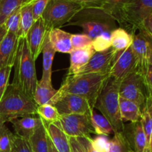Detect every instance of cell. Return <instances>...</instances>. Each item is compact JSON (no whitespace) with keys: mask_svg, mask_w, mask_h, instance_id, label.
<instances>
[{"mask_svg":"<svg viewBox=\"0 0 152 152\" xmlns=\"http://www.w3.org/2000/svg\"><path fill=\"white\" fill-rule=\"evenodd\" d=\"M13 67L14 74L11 85L33 98L38 80L35 60L30 51L26 38L19 37Z\"/></svg>","mask_w":152,"mask_h":152,"instance_id":"6da1fadb","label":"cell"},{"mask_svg":"<svg viewBox=\"0 0 152 152\" xmlns=\"http://www.w3.org/2000/svg\"><path fill=\"white\" fill-rule=\"evenodd\" d=\"M109 74H84L68 75L59 91L85 98L94 108L97 98L103 88Z\"/></svg>","mask_w":152,"mask_h":152,"instance_id":"7a4b0ae2","label":"cell"},{"mask_svg":"<svg viewBox=\"0 0 152 152\" xmlns=\"http://www.w3.org/2000/svg\"><path fill=\"white\" fill-rule=\"evenodd\" d=\"M68 25L82 28L83 34L92 40L105 33H111L117 28L116 19L99 7L82 8Z\"/></svg>","mask_w":152,"mask_h":152,"instance_id":"3957f363","label":"cell"},{"mask_svg":"<svg viewBox=\"0 0 152 152\" xmlns=\"http://www.w3.org/2000/svg\"><path fill=\"white\" fill-rule=\"evenodd\" d=\"M37 106L33 98L9 84L0 99V122L5 123L19 117L36 115Z\"/></svg>","mask_w":152,"mask_h":152,"instance_id":"277c9868","label":"cell"},{"mask_svg":"<svg viewBox=\"0 0 152 152\" xmlns=\"http://www.w3.org/2000/svg\"><path fill=\"white\" fill-rule=\"evenodd\" d=\"M120 81L110 77L101 91L97 98L94 108L101 112L105 117L115 132H123L124 123L120 117L119 108V87Z\"/></svg>","mask_w":152,"mask_h":152,"instance_id":"5b68a950","label":"cell"},{"mask_svg":"<svg viewBox=\"0 0 152 152\" xmlns=\"http://www.w3.org/2000/svg\"><path fill=\"white\" fill-rule=\"evenodd\" d=\"M83 8L69 0H49L42 16L48 30L60 28Z\"/></svg>","mask_w":152,"mask_h":152,"instance_id":"8992f818","label":"cell"},{"mask_svg":"<svg viewBox=\"0 0 152 152\" xmlns=\"http://www.w3.org/2000/svg\"><path fill=\"white\" fill-rule=\"evenodd\" d=\"M151 13L152 0H130L123 7L117 22L120 28L133 34Z\"/></svg>","mask_w":152,"mask_h":152,"instance_id":"52a82bcc","label":"cell"},{"mask_svg":"<svg viewBox=\"0 0 152 152\" xmlns=\"http://www.w3.org/2000/svg\"><path fill=\"white\" fill-rule=\"evenodd\" d=\"M119 95L120 97L137 104L142 111L148 96V94L143 78L139 71L132 72L120 82Z\"/></svg>","mask_w":152,"mask_h":152,"instance_id":"ba28073f","label":"cell"},{"mask_svg":"<svg viewBox=\"0 0 152 152\" xmlns=\"http://www.w3.org/2000/svg\"><path fill=\"white\" fill-rule=\"evenodd\" d=\"M68 137H91L95 134L91 122L90 115L87 114H68L60 115L59 120L54 122Z\"/></svg>","mask_w":152,"mask_h":152,"instance_id":"9c48e42d","label":"cell"},{"mask_svg":"<svg viewBox=\"0 0 152 152\" xmlns=\"http://www.w3.org/2000/svg\"><path fill=\"white\" fill-rule=\"evenodd\" d=\"M50 104L56 108L59 115H90L91 112L94 109L88 101L85 98L71 94L61 93L58 90L56 94L50 101Z\"/></svg>","mask_w":152,"mask_h":152,"instance_id":"30bf717a","label":"cell"},{"mask_svg":"<svg viewBox=\"0 0 152 152\" xmlns=\"http://www.w3.org/2000/svg\"><path fill=\"white\" fill-rule=\"evenodd\" d=\"M136 71H138V61L132 47L117 51L109 71L110 77L121 82Z\"/></svg>","mask_w":152,"mask_h":152,"instance_id":"8fae6325","label":"cell"},{"mask_svg":"<svg viewBox=\"0 0 152 152\" xmlns=\"http://www.w3.org/2000/svg\"><path fill=\"white\" fill-rule=\"evenodd\" d=\"M132 48L138 61V70L152 63V38L139 28L133 34Z\"/></svg>","mask_w":152,"mask_h":152,"instance_id":"7c38bea8","label":"cell"},{"mask_svg":"<svg viewBox=\"0 0 152 152\" xmlns=\"http://www.w3.org/2000/svg\"><path fill=\"white\" fill-rule=\"evenodd\" d=\"M117 50L113 48L102 52H95L89 62L80 70L77 74H109Z\"/></svg>","mask_w":152,"mask_h":152,"instance_id":"4fadbf2b","label":"cell"},{"mask_svg":"<svg viewBox=\"0 0 152 152\" xmlns=\"http://www.w3.org/2000/svg\"><path fill=\"white\" fill-rule=\"evenodd\" d=\"M48 31L41 17L34 22L25 37L30 51L35 61L42 53L43 44Z\"/></svg>","mask_w":152,"mask_h":152,"instance_id":"5bb4252c","label":"cell"},{"mask_svg":"<svg viewBox=\"0 0 152 152\" xmlns=\"http://www.w3.org/2000/svg\"><path fill=\"white\" fill-rule=\"evenodd\" d=\"M123 133L132 151L134 152H148V142L141 122L131 123L129 126H125Z\"/></svg>","mask_w":152,"mask_h":152,"instance_id":"9a60e30c","label":"cell"},{"mask_svg":"<svg viewBox=\"0 0 152 152\" xmlns=\"http://www.w3.org/2000/svg\"><path fill=\"white\" fill-rule=\"evenodd\" d=\"M10 123H12L16 136L28 141L36 130L42 124L43 121L40 117H35V115H28L14 119Z\"/></svg>","mask_w":152,"mask_h":152,"instance_id":"2e32d148","label":"cell"},{"mask_svg":"<svg viewBox=\"0 0 152 152\" xmlns=\"http://www.w3.org/2000/svg\"><path fill=\"white\" fill-rule=\"evenodd\" d=\"M19 37L16 34L7 32L0 45V67L13 66Z\"/></svg>","mask_w":152,"mask_h":152,"instance_id":"e0dca14e","label":"cell"},{"mask_svg":"<svg viewBox=\"0 0 152 152\" xmlns=\"http://www.w3.org/2000/svg\"><path fill=\"white\" fill-rule=\"evenodd\" d=\"M92 45L82 49L73 50L70 53L71 63L68 69V75H75L78 74L80 70L85 66L95 53Z\"/></svg>","mask_w":152,"mask_h":152,"instance_id":"ac0fdd59","label":"cell"},{"mask_svg":"<svg viewBox=\"0 0 152 152\" xmlns=\"http://www.w3.org/2000/svg\"><path fill=\"white\" fill-rule=\"evenodd\" d=\"M44 123L46 126L48 136L57 151L71 152L69 139L65 132L54 123H46L45 121Z\"/></svg>","mask_w":152,"mask_h":152,"instance_id":"d6986e66","label":"cell"},{"mask_svg":"<svg viewBox=\"0 0 152 152\" xmlns=\"http://www.w3.org/2000/svg\"><path fill=\"white\" fill-rule=\"evenodd\" d=\"M48 38L56 52L70 53L73 50L71 45V34L60 28L51 29L48 31Z\"/></svg>","mask_w":152,"mask_h":152,"instance_id":"ffe728a7","label":"cell"},{"mask_svg":"<svg viewBox=\"0 0 152 152\" xmlns=\"http://www.w3.org/2000/svg\"><path fill=\"white\" fill-rule=\"evenodd\" d=\"M56 93L57 90L53 88L51 81L41 79L37 83L33 99L37 105L50 104Z\"/></svg>","mask_w":152,"mask_h":152,"instance_id":"44dd1931","label":"cell"},{"mask_svg":"<svg viewBox=\"0 0 152 152\" xmlns=\"http://www.w3.org/2000/svg\"><path fill=\"white\" fill-rule=\"evenodd\" d=\"M120 117L123 122L137 123L140 121L141 108L137 104L125 98L119 99Z\"/></svg>","mask_w":152,"mask_h":152,"instance_id":"7402d4cb","label":"cell"},{"mask_svg":"<svg viewBox=\"0 0 152 152\" xmlns=\"http://www.w3.org/2000/svg\"><path fill=\"white\" fill-rule=\"evenodd\" d=\"M42 53L43 59V71L42 79L51 81L52 66H53V59H54L56 50H54L50 40H49L48 33L45 39Z\"/></svg>","mask_w":152,"mask_h":152,"instance_id":"603a6c76","label":"cell"},{"mask_svg":"<svg viewBox=\"0 0 152 152\" xmlns=\"http://www.w3.org/2000/svg\"><path fill=\"white\" fill-rule=\"evenodd\" d=\"M28 142L33 152H48V136L44 121L30 137Z\"/></svg>","mask_w":152,"mask_h":152,"instance_id":"cb8c5ba5","label":"cell"},{"mask_svg":"<svg viewBox=\"0 0 152 152\" xmlns=\"http://www.w3.org/2000/svg\"><path fill=\"white\" fill-rule=\"evenodd\" d=\"M111 48L117 51L126 50L133 42V35L123 28H117L111 33Z\"/></svg>","mask_w":152,"mask_h":152,"instance_id":"d4e9b609","label":"cell"},{"mask_svg":"<svg viewBox=\"0 0 152 152\" xmlns=\"http://www.w3.org/2000/svg\"><path fill=\"white\" fill-rule=\"evenodd\" d=\"M35 20L32 10L31 0L25 3L20 8V29L19 37L25 38Z\"/></svg>","mask_w":152,"mask_h":152,"instance_id":"484cf974","label":"cell"},{"mask_svg":"<svg viewBox=\"0 0 152 152\" xmlns=\"http://www.w3.org/2000/svg\"><path fill=\"white\" fill-rule=\"evenodd\" d=\"M91 125L95 134L98 135H108L114 133V130L108 120L102 114H98L94 108L90 114Z\"/></svg>","mask_w":152,"mask_h":152,"instance_id":"4316f807","label":"cell"},{"mask_svg":"<svg viewBox=\"0 0 152 152\" xmlns=\"http://www.w3.org/2000/svg\"><path fill=\"white\" fill-rule=\"evenodd\" d=\"M140 122L146 136L148 148L150 137L152 134V96H148L145 105L141 111Z\"/></svg>","mask_w":152,"mask_h":152,"instance_id":"83f0119b","label":"cell"},{"mask_svg":"<svg viewBox=\"0 0 152 152\" xmlns=\"http://www.w3.org/2000/svg\"><path fill=\"white\" fill-rule=\"evenodd\" d=\"M30 1L31 0H0V25H4L6 19L12 13Z\"/></svg>","mask_w":152,"mask_h":152,"instance_id":"f1b7e54d","label":"cell"},{"mask_svg":"<svg viewBox=\"0 0 152 152\" xmlns=\"http://www.w3.org/2000/svg\"><path fill=\"white\" fill-rule=\"evenodd\" d=\"M132 148L129 145L123 132H115L114 137L109 140L108 152H132Z\"/></svg>","mask_w":152,"mask_h":152,"instance_id":"f546056e","label":"cell"},{"mask_svg":"<svg viewBox=\"0 0 152 152\" xmlns=\"http://www.w3.org/2000/svg\"><path fill=\"white\" fill-rule=\"evenodd\" d=\"M37 113L40 118L46 123H54L60 117L56 108L50 104L38 105Z\"/></svg>","mask_w":152,"mask_h":152,"instance_id":"4dcf8cb0","label":"cell"},{"mask_svg":"<svg viewBox=\"0 0 152 152\" xmlns=\"http://www.w3.org/2000/svg\"><path fill=\"white\" fill-rule=\"evenodd\" d=\"M14 134L5 123L0 122V152H10Z\"/></svg>","mask_w":152,"mask_h":152,"instance_id":"1f68e13d","label":"cell"},{"mask_svg":"<svg viewBox=\"0 0 152 152\" xmlns=\"http://www.w3.org/2000/svg\"><path fill=\"white\" fill-rule=\"evenodd\" d=\"M129 1L130 0H105V5L102 9L117 21L121 13L122 9Z\"/></svg>","mask_w":152,"mask_h":152,"instance_id":"d6a6232c","label":"cell"},{"mask_svg":"<svg viewBox=\"0 0 152 152\" xmlns=\"http://www.w3.org/2000/svg\"><path fill=\"white\" fill-rule=\"evenodd\" d=\"M20 8L12 13L4 23V26L7 32L16 34L18 37L20 29Z\"/></svg>","mask_w":152,"mask_h":152,"instance_id":"836d02e7","label":"cell"},{"mask_svg":"<svg viewBox=\"0 0 152 152\" xmlns=\"http://www.w3.org/2000/svg\"><path fill=\"white\" fill-rule=\"evenodd\" d=\"M92 46L96 52H102L111 47V33H105L96 37L92 42Z\"/></svg>","mask_w":152,"mask_h":152,"instance_id":"e575fe53","label":"cell"},{"mask_svg":"<svg viewBox=\"0 0 152 152\" xmlns=\"http://www.w3.org/2000/svg\"><path fill=\"white\" fill-rule=\"evenodd\" d=\"M93 40L84 34H71V45L73 50L82 49L92 45Z\"/></svg>","mask_w":152,"mask_h":152,"instance_id":"d590c367","label":"cell"},{"mask_svg":"<svg viewBox=\"0 0 152 152\" xmlns=\"http://www.w3.org/2000/svg\"><path fill=\"white\" fill-rule=\"evenodd\" d=\"M91 143L96 152H108L109 140L108 136L98 135L94 138L90 137Z\"/></svg>","mask_w":152,"mask_h":152,"instance_id":"8d00e7d4","label":"cell"},{"mask_svg":"<svg viewBox=\"0 0 152 152\" xmlns=\"http://www.w3.org/2000/svg\"><path fill=\"white\" fill-rule=\"evenodd\" d=\"M13 67L10 65L0 67V99L9 85V78Z\"/></svg>","mask_w":152,"mask_h":152,"instance_id":"74e56055","label":"cell"},{"mask_svg":"<svg viewBox=\"0 0 152 152\" xmlns=\"http://www.w3.org/2000/svg\"><path fill=\"white\" fill-rule=\"evenodd\" d=\"M10 152H33L29 142L14 135Z\"/></svg>","mask_w":152,"mask_h":152,"instance_id":"f35d334b","label":"cell"},{"mask_svg":"<svg viewBox=\"0 0 152 152\" xmlns=\"http://www.w3.org/2000/svg\"><path fill=\"white\" fill-rule=\"evenodd\" d=\"M138 71L140 72L146 87L148 96H152V63L148 64Z\"/></svg>","mask_w":152,"mask_h":152,"instance_id":"ab89813d","label":"cell"},{"mask_svg":"<svg viewBox=\"0 0 152 152\" xmlns=\"http://www.w3.org/2000/svg\"><path fill=\"white\" fill-rule=\"evenodd\" d=\"M48 1L49 0H31L34 20L36 21L42 17Z\"/></svg>","mask_w":152,"mask_h":152,"instance_id":"60d3db41","label":"cell"},{"mask_svg":"<svg viewBox=\"0 0 152 152\" xmlns=\"http://www.w3.org/2000/svg\"><path fill=\"white\" fill-rule=\"evenodd\" d=\"M80 4L83 8L86 7H99L103 8L105 0H69Z\"/></svg>","mask_w":152,"mask_h":152,"instance_id":"b9f144b4","label":"cell"},{"mask_svg":"<svg viewBox=\"0 0 152 152\" xmlns=\"http://www.w3.org/2000/svg\"><path fill=\"white\" fill-rule=\"evenodd\" d=\"M140 28L145 31L152 38V13L144 19Z\"/></svg>","mask_w":152,"mask_h":152,"instance_id":"7bdbcfd3","label":"cell"},{"mask_svg":"<svg viewBox=\"0 0 152 152\" xmlns=\"http://www.w3.org/2000/svg\"><path fill=\"white\" fill-rule=\"evenodd\" d=\"M68 139L71 145V152H86L77 138L68 137Z\"/></svg>","mask_w":152,"mask_h":152,"instance_id":"ee69618b","label":"cell"},{"mask_svg":"<svg viewBox=\"0 0 152 152\" xmlns=\"http://www.w3.org/2000/svg\"><path fill=\"white\" fill-rule=\"evenodd\" d=\"M81 143L86 152H96L92 147L90 141V137H76Z\"/></svg>","mask_w":152,"mask_h":152,"instance_id":"f6af8a7d","label":"cell"},{"mask_svg":"<svg viewBox=\"0 0 152 152\" xmlns=\"http://www.w3.org/2000/svg\"><path fill=\"white\" fill-rule=\"evenodd\" d=\"M6 34H7V31H6L4 25H0V45H1V41H2L3 38H4Z\"/></svg>","mask_w":152,"mask_h":152,"instance_id":"bcb514c9","label":"cell"},{"mask_svg":"<svg viewBox=\"0 0 152 152\" xmlns=\"http://www.w3.org/2000/svg\"><path fill=\"white\" fill-rule=\"evenodd\" d=\"M48 134V133H47ZM48 152H58L57 150L55 148V147L53 146V143L50 141V138L48 137Z\"/></svg>","mask_w":152,"mask_h":152,"instance_id":"7dc6e473","label":"cell"},{"mask_svg":"<svg viewBox=\"0 0 152 152\" xmlns=\"http://www.w3.org/2000/svg\"><path fill=\"white\" fill-rule=\"evenodd\" d=\"M148 152H152V134H151V137H150L149 144H148Z\"/></svg>","mask_w":152,"mask_h":152,"instance_id":"c3c4849f","label":"cell"},{"mask_svg":"<svg viewBox=\"0 0 152 152\" xmlns=\"http://www.w3.org/2000/svg\"><path fill=\"white\" fill-rule=\"evenodd\" d=\"M132 152H134V151H132Z\"/></svg>","mask_w":152,"mask_h":152,"instance_id":"681fc988","label":"cell"}]
</instances>
